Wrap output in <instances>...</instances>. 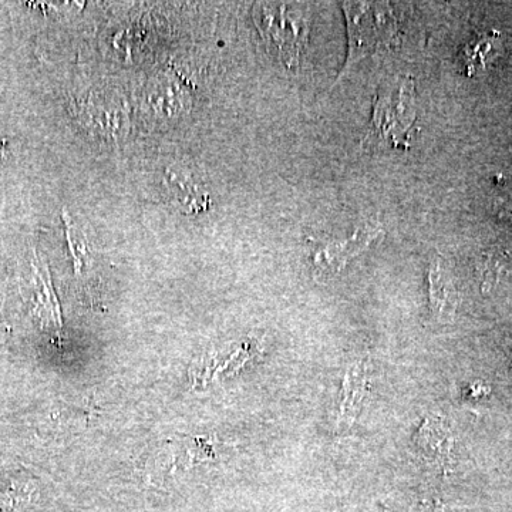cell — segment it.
Listing matches in <instances>:
<instances>
[{"mask_svg": "<svg viewBox=\"0 0 512 512\" xmlns=\"http://www.w3.org/2000/svg\"><path fill=\"white\" fill-rule=\"evenodd\" d=\"M413 80L406 79L394 96H377L373 107L372 128L370 136L384 138L393 147L407 148L412 141L416 107H414Z\"/></svg>", "mask_w": 512, "mask_h": 512, "instance_id": "cell-1", "label": "cell"}, {"mask_svg": "<svg viewBox=\"0 0 512 512\" xmlns=\"http://www.w3.org/2000/svg\"><path fill=\"white\" fill-rule=\"evenodd\" d=\"M366 370L355 366L346 373L343 383V402L340 410V423L350 426L356 419L357 410L365 396Z\"/></svg>", "mask_w": 512, "mask_h": 512, "instance_id": "cell-4", "label": "cell"}, {"mask_svg": "<svg viewBox=\"0 0 512 512\" xmlns=\"http://www.w3.org/2000/svg\"><path fill=\"white\" fill-rule=\"evenodd\" d=\"M383 231L373 225H363L357 228L355 235L342 242H330L323 248H319L313 255L315 271L319 275L332 276L338 274L350 259L362 254L365 249L377 238L382 237Z\"/></svg>", "mask_w": 512, "mask_h": 512, "instance_id": "cell-3", "label": "cell"}, {"mask_svg": "<svg viewBox=\"0 0 512 512\" xmlns=\"http://www.w3.org/2000/svg\"><path fill=\"white\" fill-rule=\"evenodd\" d=\"M497 35V32L490 33V35L478 39L476 43L467 47L464 56H466L468 76L476 72L478 67H483L485 60L491 57V50L494 49V36Z\"/></svg>", "mask_w": 512, "mask_h": 512, "instance_id": "cell-6", "label": "cell"}, {"mask_svg": "<svg viewBox=\"0 0 512 512\" xmlns=\"http://www.w3.org/2000/svg\"><path fill=\"white\" fill-rule=\"evenodd\" d=\"M429 292L431 312L440 318L446 312L448 305V286L439 261L431 264L429 271Z\"/></svg>", "mask_w": 512, "mask_h": 512, "instance_id": "cell-5", "label": "cell"}, {"mask_svg": "<svg viewBox=\"0 0 512 512\" xmlns=\"http://www.w3.org/2000/svg\"><path fill=\"white\" fill-rule=\"evenodd\" d=\"M255 20L266 39H272L271 42L279 50V55L284 62L288 66L298 64L301 47L308 37L306 20L296 18L288 8H282V6L271 8L266 5L255 8Z\"/></svg>", "mask_w": 512, "mask_h": 512, "instance_id": "cell-2", "label": "cell"}]
</instances>
